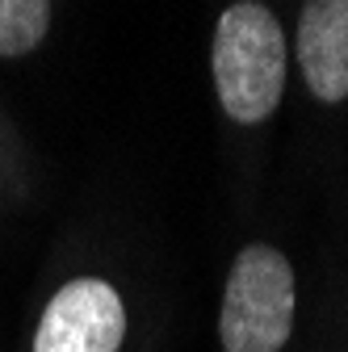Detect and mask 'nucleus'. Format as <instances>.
<instances>
[{"instance_id":"nucleus-1","label":"nucleus","mask_w":348,"mask_h":352,"mask_svg":"<svg viewBox=\"0 0 348 352\" xmlns=\"http://www.w3.org/2000/svg\"><path fill=\"white\" fill-rule=\"evenodd\" d=\"M214 88L231 122L256 126L277 113L285 93V34L269 5H227L214 30Z\"/></svg>"},{"instance_id":"nucleus-2","label":"nucleus","mask_w":348,"mask_h":352,"mask_svg":"<svg viewBox=\"0 0 348 352\" xmlns=\"http://www.w3.org/2000/svg\"><path fill=\"white\" fill-rule=\"evenodd\" d=\"M294 331V269L269 243H248L223 294L219 336L227 352H281Z\"/></svg>"},{"instance_id":"nucleus-3","label":"nucleus","mask_w":348,"mask_h":352,"mask_svg":"<svg viewBox=\"0 0 348 352\" xmlns=\"http://www.w3.org/2000/svg\"><path fill=\"white\" fill-rule=\"evenodd\" d=\"M126 340V306L101 277L67 281L38 319L34 352H118Z\"/></svg>"},{"instance_id":"nucleus-4","label":"nucleus","mask_w":348,"mask_h":352,"mask_svg":"<svg viewBox=\"0 0 348 352\" xmlns=\"http://www.w3.org/2000/svg\"><path fill=\"white\" fill-rule=\"evenodd\" d=\"M298 63L323 105L348 97V0H311L298 17Z\"/></svg>"},{"instance_id":"nucleus-5","label":"nucleus","mask_w":348,"mask_h":352,"mask_svg":"<svg viewBox=\"0 0 348 352\" xmlns=\"http://www.w3.org/2000/svg\"><path fill=\"white\" fill-rule=\"evenodd\" d=\"M47 30H51L47 0H0V55L5 59L30 55Z\"/></svg>"}]
</instances>
